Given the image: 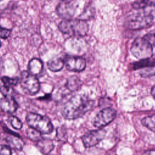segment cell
<instances>
[{
    "label": "cell",
    "instance_id": "obj_22",
    "mask_svg": "<svg viewBox=\"0 0 155 155\" xmlns=\"http://www.w3.org/2000/svg\"><path fill=\"white\" fill-rule=\"evenodd\" d=\"M8 120L11 125L15 129L20 130L22 127V123L18 117L13 116H11L9 117Z\"/></svg>",
    "mask_w": 155,
    "mask_h": 155
},
{
    "label": "cell",
    "instance_id": "obj_11",
    "mask_svg": "<svg viewBox=\"0 0 155 155\" xmlns=\"http://www.w3.org/2000/svg\"><path fill=\"white\" fill-rule=\"evenodd\" d=\"M65 64L68 70L80 72L85 69L86 67V61L81 57L70 56L65 59Z\"/></svg>",
    "mask_w": 155,
    "mask_h": 155
},
{
    "label": "cell",
    "instance_id": "obj_16",
    "mask_svg": "<svg viewBox=\"0 0 155 155\" xmlns=\"http://www.w3.org/2000/svg\"><path fill=\"white\" fill-rule=\"evenodd\" d=\"M82 82L81 80L75 76H72L67 79L66 87L71 91L78 90L81 86Z\"/></svg>",
    "mask_w": 155,
    "mask_h": 155
},
{
    "label": "cell",
    "instance_id": "obj_29",
    "mask_svg": "<svg viewBox=\"0 0 155 155\" xmlns=\"http://www.w3.org/2000/svg\"><path fill=\"white\" fill-rule=\"evenodd\" d=\"M1 41H0V47H1Z\"/></svg>",
    "mask_w": 155,
    "mask_h": 155
},
{
    "label": "cell",
    "instance_id": "obj_5",
    "mask_svg": "<svg viewBox=\"0 0 155 155\" xmlns=\"http://www.w3.org/2000/svg\"><path fill=\"white\" fill-rule=\"evenodd\" d=\"M130 50L132 54L140 60L150 59L153 56V47L143 38L136 39L132 43Z\"/></svg>",
    "mask_w": 155,
    "mask_h": 155
},
{
    "label": "cell",
    "instance_id": "obj_28",
    "mask_svg": "<svg viewBox=\"0 0 155 155\" xmlns=\"http://www.w3.org/2000/svg\"><path fill=\"white\" fill-rule=\"evenodd\" d=\"M4 87V85L3 82L2 81V78H0V89H2Z\"/></svg>",
    "mask_w": 155,
    "mask_h": 155
},
{
    "label": "cell",
    "instance_id": "obj_6",
    "mask_svg": "<svg viewBox=\"0 0 155 155\" xmlns=\"http://www.w3.org/2000/svg\"><path fill=\"white\" fill-rule=\"evenodd\" d=\"M19 82L23 91L28 94H35L39 90L40 85L38 79L29 71H23L21 73Z\"/></svg>",
    "mask_w": 155,
    "mask_h": 155
},
{
    "label": "cell",
    "instance_id": "obj_3",
    "mask_svg": "<svg viewBox=\"0 0 155 155\" xmlns=\"http://www.w3.org/2000/svg\"><path fill=\"white\" fill-rule=\"evenodd\" d=\"M59 30L64 34L82 37L88 31V25L85 21L80 19H63L59 25Z\"/></svg>",
    "mask_w": 155,
    "mask_h": 155
},
{
    "label": "cell",
    "instance_id": "obj_19",
    "mask_svg": "<svg viewBox=\"0 0 155 155\" xmlns=\"http://www.w3.org/2000/svg\"><path fill=\"white\" fill-rule=\"evenodd\" d=\"M26 134L28 138L33 141L38 142L42 139L41 136V133L31 127H29L27 129Z\"/></svg>",
    "mask_w": 155,
    "mask_h": 155
},
{
    "label": "cell",
    "instance_id": "obj_9",
    "mask_svg": "<svg viewBox=\"0 0 155 155\" xmlns=\"http://www.w3.org/2000/svg\"><path fill=\"white\" fill-rule=\"evenodd\" d=\"M134 68L139 69V74L141 76L147 78L155 75V60L150 59L140 60L134 64Z\"/></svg>",
    "mask_w": 155,
    "mask_h": 155
},
{
    "label": "cell",
    "instance_id": "obj_26",
    "mask_svg": "<svg viewBox=\"0 0 155 155\" xmlns=\"http://www.w3.org/2000/svg\"><path fill=\"white\" fill-rule=\"evenodd\" d=\"M142 155H155V150H150L145 151Z\"/></svg>",
    "mask_w": 155,
    "mask_h": 155
},
{
    "label": "cell",
    "instance_id": "obj_23",
    "mask_svg": "<svg viewBox=\"0 0 155 155\" xmlns=\"http://www.w3.org/2000/svg\"><path fill=\"white\" fill-rule=\"evenodd\" d=\"M145 39L152 47H155V30H153L143 37Z\"/></svg>",
    "mask_w": 155,
    "mask_h": 155
},
{
    "label": "cell",
    "instance_id": "obj_13",
    "mask_svg": "<svg viewBox=\"0 0 155 155\" xmlns=\"http://www.w3.org/2000/svg\"><path fill=\"white\" fill-rule=\"evenodd\" d=\"M42 68L43 64L42 61L38 58H33L28 62V71L31 74L34 76L39 74L42 71Z\"/></svg>",
    "mask_w": 155,
    "mask_h": 155
},
{
    "label": "cell",
    "instance_id": "obj_20",
    "mask_svg": "<svg viewBox=\"0 0 155 155\" xmlns=\"http://www.w3.org/2000/svg\"><path fill=\"white\" fill-rule=\"evenodd\" d=\"M2 81L4 87L7 90H9L13 86H15L19 82V79L18 78H10L7 76L2 77Z\"/></svg>",
    "mask_w": 155,
    "mask_h": 155
},
{
    "label": "cell",
    "instance_id": "obj_7",
    "mask_svg": "<svg viewBox=\"0 0 155 155\" xmlns=\"http://www.w3.org/2000/svg\"><path fill=\"white\" fill-rule=\"evenodd\" d=\"M116 116V111L112 108L107 107L100 111L94 118L93 124L97 128H102L111 122Z\"/></svg>",
    "mask_w": 155,
    "mask_h": 155
},
{
    "label": "cell",
    "instance_id": "obj_25",
    "mask_svg": "<svg viewBox=\"0 0 155 155\" xmlns=\"http://www.w3.org/2000/svg\"><path fill=\"white\" fill-rule=\"evenodd\" d=\"M11 30L0 27V37L3 39H7L10 35Z\"/></svg>",
    "mask_w": 155,
    "mask_h": 155
},
{
    "label": "cell",
    "instance_id": "obj_18",
    "mask_svg": "<svg viewBox=\"0 0 155 155\" xmlns=\"http://www.w3.org/2000/svg\"><path fill=\"white\" fill-rule=\"evenodd\" d=\"M142 124L150 130L155 132V114L148 116L141 120Z\"/></svg>",
    "mask_w": 155,
    "mask_h": 155
},
{
    "label": "cell",
    "instance_id": "obj_12",
    "mask_svg": "<svg viewBox=\"0 0 155 155\" xmlns=\"http://www.w3.org/2000/svg\"><path fill=\"white\" fill-rule=\"evenodd\" d=\"M18 104L15 99L9 95H5L0 99V109L6 113H12L18 108Z\"/></svg>",
    "mask_w": 155,
    "mask_h": 155
},
{
    "label": "cell",
    "instance_id": "obj_21",
    "mask_svg": "<svg viewBox=\"0 0 155 155\" xmlns=\"http://www.w3.org/2000/svg\"><path fill=\"white\" fill-rule=\"evenodd\" d=\"M154 4H155V1H139L133 4V7L136 10H139Z\"/></svg>",
    "mask_w": 155,
    "mask_h": 155
},
{
    "label": "cell",
    "instance_id": "obj_8",
    "mask_svg": "<svg viewBox=\"0 0 155 155\" xmlns=\"http://www.w3.org/2000/svg\"><path fill=\"white\" fill-rule=\"evenodd\" d=\"M106 131L99 128L96 130L90 131L82 137L83 144L85 148H90L99 143L105 136Z\"/></svg>",
    "mask_w": 155,
    "mask_h": 155
},
{
    "label": "cell",
    "instance_id": "obj_27",
    "mask_svg": "<svg viewBox=\"0 0 155 155\" xmlns=\"http://www.w3.org/2000/svg\"><path fill=\"white\" fill-rule=\"evenodd\" d=\"M151 94L152 95V96L153 97V98L155 99V86H154L151 90Z\"/></svg>",
    "mask_w": 155,
    "mask_h": 155
},
{
    "label": "cell",
    "instance_id": "obj_24",
    "mask_svg": "<svg viewBox=\"0 0 155 155\" xmlns=\"http://www.w3.org/2000/svg\"><path fill=\"white\" fill-rule=\"evenodd\" d=\"M0 155H12L10 147L6 145L0 144Z\"/></svg>",
    "mask_w": 155,
    "mask_h": 155
},
{
    "label": "cell",
    "instance_id": "obj_15",
    "mask_svg": "<svg viewBox=\"0 0 155 155\" xmlns=\"http://www.w3.org/2000/svg\"><path fill=\"white\" fill-rule=\"evenodd\" d=\"M37 147L39 148L41 151L44 154H48L54 148V145L50 139H42L37 142Z\"/></svg>",
    "mask_w": 155,
    "mask_h": 155
},
{
    "label": "cell",
    "instance_id": "obj_2",
    "mask_svg": "<svg viewBox=\"0 0 155 155\" xmlns=\"http://www.w3.org/2000/svg\"><path fill=\"white\" fill-rule=\"evenodd\" d=\"M137 10V12L131 14L127 19V25L129 28H143L155 22V4Z\"/></svg>",
    "mask_w": 155,
    "mask_h": 155
},
{
    "label": "cell",
    "instance_id": "obj_14",
    "mask_svg": "<svg viewBox=\"0 0 155 155\" xmlns=\"http://www.w3.org/2000/svg\"><path fill=\"white\" fill-rule=\"evenodd\" d=\"M65 64V61L63 58H55L50 59L47 62V67L48 69L53 72H56L60 71L64 67Z\"/></svg>",
    "mask_w": 155,
    "mask_h": 155
},
{
    "label": "cell",
    "instance_id": "obj_4",
    "mask_svg": "<svg viewBox=\"0 0 155 155\" xmlns=\"http://www.w3.org/2000/svg\"><path fill=\"white\" fill-rule=\"evenodd\" d=\"M26 122L28 126L41 133L49 134L53 130V126L48 117L34 113H29L26 116Z\"/></svg>",
    "mask_w": 155,
    "mask_h": 155
},
{
    "label": "cell",
    "instance_id": "obj_1",
    "mask_svg": "<svg viewBox=\"0 0 155 155\" xmlns=\"http://www.w3.org/2000/svg\"><path fill=\"white\" fill-rule=\"evenodd\" d=\"M94 104V101L84 96L76 94L64 104L62 114L67 119H77L91 110Z\"/></svg>",
    "mask_w": 155,
    "mask_h": 155
},
{
    "label": "cell",
    "instance_id": "obj_10",
    "mask_svg": "<svg viewBox=\"0 0 155 155\" xmlns=\"http://www.w3.org/2000/svg\"><path fill=\"white\" fill-rule=\"evenodd\" d=\"M73 2L70 1L61 2L56 8V12L58 15L64 19H70L76 12V7Z\"/></svg>",
    "mask_w": 155,
    "mask_h": 155
},
{
    "label": "cell",
    "instance_id": "obj_17",
    "mask_svg": "<svg viewBox=\"0 0 155 155\" xmlns=\"http://www.w3.org/2000/svg\"><path fill=\"white\" fill-rule=\"evenodd\" d=\"M6 141L8 143L10 147L17 150H21L24 145L23 141L18 136H12L7 137L6 138Z\"/></svg>",
    "mask_w": 155,
    "mask_h": 155
}]
</instances>
